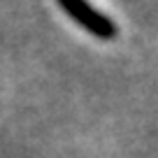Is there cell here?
I'll return each mask as SVG.
<instances>
[{
	"mask_svg": "<svg viewBox=\"0 0 158 158\" xmlns=\"http://www.w3.org/2000/svg\"><path fill=\"white\" fill-rule=\"evenodd\" d=\"M60 7L70 14V19L74 23H79L86 33H91L93 37L102 40V42L114 40L118 35V26L107 14H102L95 7H91L86 0H60Z\"/></svg>",
	"mask_w": 158,
	"mask_h": 158,
	"instance_id": "obj_1",
	"label": "cell"
}]
</instances>
